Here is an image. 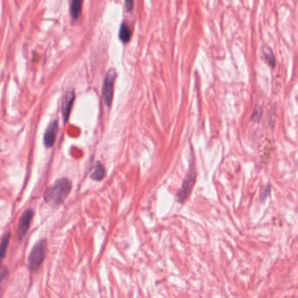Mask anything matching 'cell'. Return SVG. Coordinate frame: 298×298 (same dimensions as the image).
Masks as SVG:
<instances>
[{
  "instance_id": "obj_5",
  "label": "cell",
  "mask_w": 298,
  "mask_h": 298,
  "mask_svg": "<svg viewBox=\"0 0 298 298\" xmlns=\"http://www.w3.org/2000/svg\"><path fill=\"white\" fill-rule=\"evenodd\" d=\"M34 216V211L31 208H28L21 215L17 225V236L19 239H23L31 226V220Z\"/></svg>"
},
{
  "instance_id": "obj_14",
  "label": "cell",
  "mask_w": 298,
  "mask_h": 298,
  "mask_svg": "<svg viewBox=\"0 0 298 298\" xmlns=\"http://www.w3.org/2000/svg\"><path fill=\"white\" fill-rule=\"evenodd\" d=\"M271 184H268L267 186H265V188H264L263 194L261 195V201H262V202H264V201L271 195Z\"/></svg>"
},
{
  "instance_id": "obj_4",
  "label": "cell",
  "mask_w": 298,
  "mask_h": 298,
  "mask_svg": "<svg viewBox=\"0 0 298 298\" xmlns=\"http://www.w3.org/2000/svg\"><path fill=\"white\" fill-rule=\"evenodd\" d=\"M115 78H116V71L115 70L111 68L107 71L105 80H104V84H103V96H104L105 104L108 107L111 105L112 100H113V84H114Z\"/></svg>"
},
{
  "instance_id": "obj_11",
  "label": "cell",
  "mask_w": 298,
  "mask_h": 298,
  "mask_svg": "<svg viewBox=\"0 0 298 298\" xmlns=\"http://www.w3.org/2000/svg\"><path fill=\"white\" fill-rule=\"evenodd\" d=\"M119 37L124 43H127L130 40L131 30L126 23H122L120 26V31H119Z\"/></svg>"
},
{
  "instance_id": "obj_13",
  "label": "cell",
  "mask_w": 298,
  "mask_h": 298,
  "mask_svg": "<svg viewBox=\"0 0 298 298\" xmlns=\"http://www.w3.org/2000/svg\"><path fill=\"white\" fill-rule=\"evenodd\" d=\"M262 116H263V108L257 107V108L254 111L253 114H252L251 119L254 122H259L261 118H262Z\"/></svg>"
},
{
  "instance_id": "obj_12",
  "label": "cell",
  "mask_w": 298,
  "mask_h": 298,
  "mask_svg": "<svg viewBox=\"0 0 298 298\" xmlns=\"http://www.w3.org/2000/svg\"><path fill=\"white\" fill-rule=\"evenodd\" d=\"M263 54H264V59L267 60L268 63L270 64V66L272 68H275L276 66V57L273 54V51L271 50V48H269L268 46H264V49H263Z\"/></svg>"
},
{
  "instance_id": "obj_8",
  "label": "cell",
  "mask_w": 298,
  "mask_h": 298,
  "mask_svg": "<svg viewBox=\"0 0 298 298\" xmlns=\"http://www.w3.org/2000/svg\"><path fill=\"white\" fill-rule=\"evenodd\" d=\"M106 176V169L102 164L97 162L94 170L91 174V178L95 181L102 180L103 178Z\"/></svg>"
},
{
  "instance_id": "obj_6",
  "label": "cell",
  "mask_w": 298,
  "mask_h": 298,
  "mask_svg": "<svg viewBox=\"0 0 298 298\" xmlns=\"http://www.w3.org/2000/svg\"><path fill=\"white\" fill-rule=\"evenodd\" d=\"M75 98V93H74V90L71 88L69 90L65 92L64 98L62 99V116L64 118V122H66L68 120L69 116H70V112L72 110V104H73V100Z\"/></svg>"
},
{
  "instance_id": "obj_1",
  "label": "cell",
  "mask_w": 298,
  "mask_h": 298,
  "mask_svg": "<svg viewBox=\"0 0 298 298\" xmlns=\"http://www.w3.org/2000/svg\"><path fill=\"white\" fill-rule=\"evenodd\" d=\"M72 191V182L66 178H63L47 188L44 194L45 203L51 208H58L63 204Z\"/></svg>"
},
{
  "instance_id": "obj_9",
  "label": "cell",
  "mask_w": 298,
  "mask_h": 298,
  "mask_svg": "<svg viewBox=\"0 0 298 298\" xmlns=\"http://www.w3.org/2000/svg\"><path fill=\"white\" fill-rule=\"evenodd\" d=\"M82 1L73 0L70 4V12L73 20H77L80 16L82 10Z\"/></svg>"
},
{
  "instance_id": "obj_10",
  "label": "cell",
  "mask_w": 298,
  "mask_h": 298,
  "mask_svg": "<svg viewBox=\"0 0 298 298\" xmlns=\"http://www.w3.org/2000/svg\"><path fill=\"white\" fill-rule=\"evenodd\" d=\"M10 239V231L5 232L4 236H3V238L1 239V242H0V262H1L3 258H4V256H5V253H6L7 248L9 246Z\"/></svg>"
},
{
  "instance_id": "obj_15",
  "label": "cell",
  "mask_w": 298,
  "mask_h": 298,
  "mask_svg": "<svg viewBox=\"0 0 298 298\" xmlns=\"http://www.w3.org/2000/svg\"><path fill=\"white\" fill-rule=\"evenodd\" d=\"M125 6H126L127 10H131L133 9V7H134V2L132 0H127L125 2Z\"/></svg>"
},
{
  "instance_id": "obj_3",
  "label": "cell",
  "mask_w": 298,
  "mask_h": 298,
  "mask_svg": "<svg viewBox=\"0 0 298 298\" xmlns=\"http://www.w3.org/2000/svg\"><path fill=\"white\" fill-rule=\"evenodd\" d=\"M196 169L193 166L192 167H190L189 174L186 176L185 180H183L182 188H180V190L176 194V200L178 201L179 203L183 204L189 198V195L191 194V191L196 183Z\"/></svg>"
},
{
  "instance_id": "obj_2",
  "label": "cell",
  "mask_w": 298,
  "mask_h": 298,
  "mask_svg": "<svg viewBox=\"0 0 298 298\" xmlns=\"http://www.w3.org/2000/svg\"><path fill=\"white\" fill-rule=\"evenodd\" d=\"M47 251V240H39L31 248L27 259V266L31 272H36L40 268L45 260Z\"/></svg>"
},
{
  "instance_id": "obj_7",
  "label": "cell",
  "mask_w": 298,
  "mask_h": 298,
  "mask_svg": "<svg viewBox=\"0 0 298 298\" xmlns=\"http://www.w3.org/2000/svg\"><path fill=\"white\" fill-rule=\"evenodd\" d=\"M58 120H53L51 122L48 128L45 130V136H44V142L46 147H51L54 144L55 139L58 132Z\"/></svg>"
}]
</instances>
